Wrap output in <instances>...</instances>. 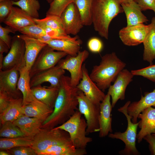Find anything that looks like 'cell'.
<instances>
[{
    "instance_id": "1",
    "label": "cell",
    "mask_w": 155,
    "mask_h": 155,
    "mask_svg": "<svg viewBox=\"0 0 155 155\" xmlns=\"http://www.w3.org/2000/svg\"><path fill=\"white\" fill-rule=\"evenodd\" d=\"M79 90L71 84L70 77L62 76L53 111L42 123V128L52 129L61 125L78 110Z\"/></svg>"
},
{
    "instance_id": "2",
    "label": "cell",
    "mask_w": 155,
    "mask_h": 155,
    "mask_svg": "<svg viewBox=\"0 0 155 155\" xmlns=\"http://www.w3.org/2000/svg\"><path fill=\"white\" fill-rule=\"evenodd\" d=\"M120 0H93L91 9L92 24L101 36L108 39L112 20L123 12Z\"/></svg>"
},
{
    "instance_id": "3",
    "label": "cell",
    "mask_w": 155,
    "mask_h": 155,
    "mask_svg": "<svg viewBox=\"0 0 155 155\" xmlns=\"http://www.w3.org/2000/svg\"><path fill=\"white\" fill-rule=\"evenodd\" d=\"M126 64L115 52L106 54L101 58V62L93 67L89 74L90 78L103 92L114 82L119 73Z\"/></svg>"
},
{
    "instance_id": "4",
    "label": "cell",
    "mask_w": 155,
    "mask_h": 155,
    "mask_svg": "<svg viewBox=\"0 0 155 155\" xmlns=\"http://www.w3.org/2000/svg\"><path fill=\"white\" fill-rule=\"evenodd\" d=\"M78 110L63 124L54 128L63 130L69 134L73 146L76 148L85 149L92 141L86 136L87 123Z\"/></svg>"
},
{
    "instance_id": "5",
    "label": "cell",
    "mask_w": 155,
    "mask_h": 155,
    "mask_svg": "<svg viewBox=\"0 0 155 155\" xmlns=\"http://www.w3.org/2000/svg\"><path fill=\"white\" fill-rule=\"evenodd\" d=\"M131 103L128 101L118 111L123 113L125 116L127 122V126L126 131L123 132H116L110 133L108 137L112 139H116L122 141L125 144L124 148L119 152L121 155H138L140 154L136 147V140L137 135V130L139 122L133 123L131 121L132 117L127 113V108Z\"/></svg>"
},
{
    "instance_id": "6",
    "label": "cell",
    "mask_w": 155,
    "mask_h": 155,
    "mask_svg": "<svg viewBox=\"0 0 155 155\" xmlns=\"http://www.w3.org/2000/svg\"><path fill=\"white\" fill-rule=\"evenodd\" d=\"M70 144L72 143L69 133L66 131L55 128H41L34 137L31 147L38 155L39 152L50 146Z\"/></svg>"
},
{
    "instance_id": "7",
    "label": "cell",
    "mask_w": 155,
    "mask_h": 155,
    "mask_svg": "<svg viewBox=\"0 0 155 155\" xmlns=\"http://www.w3.org/2000/svg\"><path fill=\"white\" fill-rule=\"evenodd\" d=\"M78 98V110L81 114L84 115L87 123V135L99 132L100 105L93 103L82 91L79 90Z\"/></svg>"
},
{
    "instance_id": "8",
    "label": "cell",
    "mask_w": 155,
    "mask_h": 155,
    "mask_svg": "<svg viewBox=\"0 0 155 155\" xmlns=\"http://www.w3.org/2000/svg\"><path fill=\"white\" fill-rule=\"evenodd\" d=\"M89 55L88 52L85 50L80 51L75 56L68 55L65 58L61 59L57 64L63 69L69 72L72 85L77 86L82 79L83 76L82 64Z\"/></svg>"
},
{
    "instance_id": "9",
    "label": "cell",
    "mask_w": 155,
    "mask_h": 155,
    "mask_svg": "<svg viewBox=\"0 0 155 155\" xmlns=\"http://www.w3.org/2000/svg\"><path fill=\"white\" fill-rule=\"evenodd\" d=\"M47 44L41 51L30 70V78L36 74L55 66L68 54L61 51H55Z\"/></svg>"
},
{
    "instance_id": "10",
    "label": "cell",
    "mask_w": 155,
    "mask_h": 155,
    "mask_svg": "<svg viewBox=\"0 0 155 155\" xmlns=\"http://www.w3.org/2000/svg\"><path fill=\"white\" fill-rule=\"evenodd\" d=\"M25 44L24 40L15 35L12 38L10 50L4 57L3 70L16 67L18 69L26 66L25 58Z\"/></svg>"
},
{
    "instance_id": "11",
    "label": "cell",
    "mask_w": 155,
    "mask_h": 155,
    "mask_svg": "<svg viewBox=\"0 0 155 155\" xmlns=\"http://www.w3.org/2000/svg\"><path fill=\"white\" fill-rule=\"evenodd\" d=\"M60 17L67 35H77L84 26L80 13L73 2L66 7Z\"/></svg>"
},
{
    "instance_id": "12",
    "label": "cell",
    "mask_w": 155,
    "mask_h": 155,
    "mask_svg": "<svg viewBox=\"0 0 155 155\" xmlns=\"http://www.w3.org/2000/svg\"><path fill=\"white\" fill-rule=\"evenodd\" d=\"M144 24L127 26L120 30L119 36L123 43L128 46L137 45L143 41L151 26Z\"/></svg>"
},
{
    "instance_id": "13",
    "label": "cell",
    "mask_w": 155,
    "mask_h": 155,
    "mask_svg": "<svg viewBox=\"0 0 155 155\" xmlns=\"http://www.w3.org/2000/svg\"><path fill=\"white\" fill-rule=\"evenodd\" d=\"M82 78L77 87L94 103L100 105L106 94L90 78L84 63L82 66Z\"/></svg>"
},
{
    "instance_id": "14",
    "label": "cell",
    "mask_w": 155,
    "mask_h": 155,
    "mask_svg": "<svg viewBox=\"0 0 155 155\" xmlns=\"http://www.w3.org/2000/svg\"><path fill=\"white\" fill-rule=\"evenodd\" d=\"M134 75L127 69H123L118 74L114 84L108 88L107 93L111 98L113 108L119 100L125 99V93L127 86L132 81Z\"/></svg>"
},
{
    "instance_id": "15",
    "label": "cell",
    "mask_w": 155,
    "mask_h": 155,
    "mask_svg": "<svg viewBox=\"0 0 155 155\" xmlns=\"http://www.w3.org/2000/svg\"><path fill=\"white\" fill-rule=\"evenodd\" d=\"M19 71L16 67L0 70V91L4 92L15 99L21 98L17 87Z\"/></svg>"
},
{
    "instance_id": "16",
    "label": "cell",
    "mask_w": 155,
    "mask_h": 155,
    "mask_svg": "<svg viewBox=\"0 0 155 155\" xmlns=\"http://www.w3.org/2000/svg\"><path fill=\"white\" fill-rule=\"evenodd\" d=\"M65 73V70L57 65L42 71L30 78L31 88L48 82L50 83L51 87L59 88L61 78Z\"/></svg>"
},
{
    "instance_id": "17",
    "label": "cell",
    "mask_w": 155,
    "mask_h": 155,
    "mask_svg": "<svg viewBox=\"0 0 155 155\" xmlns=\"http://www.w3.org/2000/svg\"><path fill=\"white\" fill-rule=\"evenodd\" d=\"M3 22L15 33L23 28L36 24L34 18L20 8L13 6Z\"/></svg>"
},
{
    "instance_id": "18",
    "label": "cell",
    "mask_w": 155,
    "mask_h": 155,
    "mask_svg": "<svg viewBox=\"0 0 155 155\" xmlns=\"http://www.w3.org/2000/svg\"><path fill=\"white\" fill-rule=\"evenodd\" d=\"M111 96L107 93L103 100L100 103L99 119V136L104 137L113 132L111 112L113 108L111 102Z\"/></svg>"
},
{
    "instance_id": "19",
    "label": "cell",
    "mask_w": 155,
    "mask_h": 155,
    "mask_svg": "<svg viewBox=\"0 0 155 155\" xmlns=\"http://www.w3.org/2000/svg\"><path fill=\"white\" fill-rule=\"evenodd\" d=\"M138 118L140 119L138 124L140 130L136 139L140 143L146 136L155 134V108L150 106L145 108L139 114Z\"/></svg>"
},
{
    "instance_id": "20",
    "label": "cell",
    "mask_w": 155,
    "mask_h": 155,
    "mask_svg": "<svg viewBox=\"0 0 155 155\" xmlns=\"http://www.w3.org/2000/svg\"><path fill=\"white\" fill-rule=\"evenodd\" d=\"M18 35L24 42L26 66L30 70L38 54L47 44L40 40L24 34Z\"/></svg>"
},
{
    "instance_id": "21",
    "label": "cell",
    "mask_w": 155,
    "mask_h": 155,
    "mask_svg": "<svg viewBox=\"0 0 155 155\" xmlns=\"http://www.w3.org/2000/svg\"><path fill=\"white\" fill-rule=\"evenodd\" d=\"M155 107V88L151 92H146L140 99L131 103L127 108L128 114L132 117L133 123H137L139 114L145 108L150 107Z\"/></svg>"
},
{
    "instance_id": "22",
    "label": "cell",
    "mask_w": 155,
    "mask_h": 155,
    "mask_svg": "<svg viewBox=\"0 0 155 155\" xmlns=\"http://www.w3.org/2000/svg\"><path fill=\"white\" fill-rule=\"evenodd\" d=\"M22 110L24 115L36 118L42 123L52 113L53 109L36 99L23 105Z\"/></svg>"
},
{
    "instance_id": "23",
    "label": "cell",
    "mask_w": 155,
    "mask_h": 155,
    "mask_svg": "<svg viewBox=\"0 0 155 155\" xmlns=\"http://www.w3.org/2000/svg\"><path fill=\"white\" fill-rule=\"evenodd\" d=\"M121 4L126 16L127 26L144 24L148 21L147 17L142 13L140 7L134 0Z\"/></svg>"
},
{
    "instance_id": "24",
    "label": "cell",
    "mask_w": 155,
    "mask_h": 155,
    "mask_svg": "<svg viewBox=\"0 0 155 155\" xmlns=\"http://www.w3.org/2000/svg\"><path fill=\"white\" fill-rule=\"evenodd\" d=\"M19 77L17 87L22 94L23 105L28 104L36 99L33 94L30 86V70L26 66L18 69Z\"/></svg>"
},
{
    "instance_id": "25",
    "label": "cell",
    "mask_w": 155,
    "mask_h": 155,
    "mask_svg": "<svg viewBox=\"0 0 155 155\" xmlns=\"http://www.w3.org/2000/svg\"><path fill=\"white\" fill-rule=\"evenodd\" d=\"M25 136L34 137L40 131L42 123L38 119L23 115L13 122Z\"/></svg>"
},
{
    "instance_id": "26",
    "label": "cell",
    "mask_w": 155,
    "mask_h": 155,
    "mask_svg": "<svg viewBox=\"0 0 155 155\" xmlns=\"http://www.w3.org/2000/svg\"><path fill=\"white\" fill-rule=\"evenodd\" d=\"M45 43L55 50L63 51L75 56L80 51L82 42L79 39L76 40L52 39Z\"/></svg>"
},
{
    "instance_id": "27",
    "label": "cell",
    "mask_w": 155,
    "mask_h": 155,
    "mask_svg": "<svg viewBox=\"0 0 155 155\" xmlns=\"http://www.w3.org/2000/svg\"><path fill=\"white\" fill-rule=\"evenodd\" d=\"M31 89L36 99L54 109L59 88L39 85Z\"/></svg>"
},
{
    "instance_id": "28",
    "label": "cell",
    "mask_w": 155,
    "mask_h": 155,
    "mask_svg": "<svg viewBox=\"0 0 155 155\" xmlns=\"http://www.w3.org/2000/svg\"><path fill=\"white\" fill-rule=\"evenodd\" d=\"M151 28L143 41V59L152 64L155 59V17L151 20Z\"/></svg>"
},
{
    "instance_id": "29",
    "label": "cell",
    "mask_w": 155,
    "mask_h": 155,
    "mask_svg": "<svg viewBox=\"0 0 155 155\" xmlns=\"http://www.w3.org/2000/svg\"><path fill=\"white\" fill-rule=\"evenodd\" d=\"M86 149L75 148L72 144L56 145L39 152L38 155H84Z\"/></svg>"
},
{
    "instance_id": "30",
    "label": "cell",
    "mask_w": 155,
    "mask_h": 155,
    "mask_svg": "<svg viewBox=\"0 0 155 155\" xmlns=\"http://www.w3.org/2000/svg\"><path fill=\"white\" fill-rule=\"evenodd\" d=\"M22 98L13 100L6 110L0 114L1 123L2 125L7 121L13 122L20 117L24 115L22 110Z\"/></svg>"
},
{
    "instance_id": "31",
    "label": "cell",
    "mask_w": 155,
    "mask_h": 155,
    "mask_svg": "<svg viewBox=\"0 0 155 155\" xmlns=\"http://www.w3.org/2000/svg\"><path fill=\"white\" fill-rule=\"evenodd\" d=\"M34 137L23 136L13 138L1 137L0 139L1 150H7L11 148L20 146L31 147Z\"/></svg>"
},
{
    "instance_id": "32",
    "label": "cell",
    "mask_w": 155,
    "mask_h": 155,
    "mask_svg": "<svg viewBox=\"0 0 155 155\" xmlns=\"http://www.w3.org/2000/svg\"><path fill=\"white\" fill-rule=\"evenodd\" d=\"M93 0H73L80 14L84 26L92 24L91 9Z\"/></svg>"
},
{
    "instance_id": "33",
    "label": "cell",
    "mask_w": 155,
    "mask_h": 155,
    "mask_svg": "<svg viewBox=\"0 0 155 155\" xmlns=\"http://www.w3.org/2000/svg\"><path fill=\"white\" fill-rule=\"evenodd\" d=\"M13 5H17L34 19H39L40 5L38 0H13Z\"/></svg>"
},
{
    "instance_id": "34",
    "label": "cell",
    "mask_w": 155,
    "mask_h": 155,
    "mask_svg": "<svg viewBox=\"0 0 155 155\" xmlns=\"http://www.w3.org/2000/svg\"><path fill=\"white\" fill-rule=\"evenodd\" d=\"M34 19L36 24L42 27H48L54 30L65 33L63 23L60 17L56 16H46V17L42 19Z\"/></svg>"
},
{
    "instance_id": "35",
    "label": "cell",
    "mask_w": 155,
    "mask_h": 155,
    "mask_svg": "<svg viewBox=\"0 0 155 155\" xmlns=\"http://www.w3.org/2000/svg\"><path fill=\"white\" fill-rule=\"evenodd\" d=\"M25 136L20 129L13 122L7 121L2 125L0 130L1 137L13 138Z\"/></svg>"
},
{
    "instance_id": "36",
    "label": "cell",
    "mask_w": 155,
    "mask_h": 155,
    "mask_svg": "<svg viewBox=\"0 0 155 155\" xmlns=\"http://www.w3.org/2000/svg\"><path fill=\"white\" fill-rule=\"evenodd\" d=\"M73 0H53L46 13V16H56L60 17L62 13Z\"/></svg>"
},
{
    "instance_id": "37",
    "label": "cell",
    "mask_w": 155,
    "mask_h": 155,
    "mask_svg": "<svg viewBox=\"0 0 155 155\" xmlns=\"http://www.w3.org/2000/svg\"><path fill=\"white\" fill-rule=\"evenodd\" d=\"M19 32L22 34L38 39L41 37L47 35L45 30L41 26L36 24L23 28Z\"/></svg>"
},
{
    "instance_id": "38",
    "label": "cell",
    "mask_w": 155,
    "mask_h": 155,
    "mask_svg": "<svg viewBox=\"0 0 155 155\" xmlns=\"http://www.w3.org/2000/svg\"><path fill=\"white\" fill-rule=\"evenodd\" d=\"M131 71L134 76H142L155 82V65H150L145 68Z\"/></svg>"
},
{
    "instance_id": "39",
    "label": "cell",
    "mask_w": 155,
    "mask_h": 155,
    "mask_svg": "<svg viewBox=\"0 0 155 155\" xmlns=\"http://www.w3.org/2000/svg\"><path fill=\"white\" fill-rule=\"evenodd\" d=\"M13 0H5L0 2V22H4L13 6Z\"/></svg>"
},
{
    "instance_id": "40",
    "label": "cell",
    "mask_w": 155,
    "mask_h": 155,
    "mask_svg": "<svg viewBox=\"0 0 155 155\" xmlns=\"http://www.w3.org/2000/svg\"><path fill=\"white\" fill-rule=\"evenodd\" d=\"M10 155H37L35 151L30 146H22L14 147L7 150Z\"/></svg>"
},
{
    "instance_id": "41",
    "label": "cell",
    "mask_w": 155,
    "mask_h": 155,
    "mask_svg": "<svg viewBox=\"0 0 155 155\" xmlns=\"http://www.w3.org/2000/svg\"><path fill=\"white\" fill-rule=\"evenodd\" d=\"M103 44L102 41L96 37L90 38L87 43V46L89 51L93 53H99L103 48Z\"/></svg>"
},
{
    "instance_id": "42",
    "label": "cell",
    "mask_w": 155,
    "mask_h": 155,
    "mask_svg": "<svg viewBox=\"0 0 155 155\" xmlns=\"http://www.w3.org/2000/svg\"><path fill=\"white\" fill-rule=\"evenodd\" d=\"M15 99L7 93L0 91V114L4 111Z\"/></svg>"
},
{
    "instance_id": "43",
    "label": "cell",
    "mask_w": 155,
    "mask_h": 155,
    "mask_svg": "<svg viewBox=\"0 0 155 155\" xmlns=\"http://www.w3.org/2000/svg\"><path fill=\"white\" fill-rule=\"evenodd\" d=\"M10 33H15L13 30L7 26L3 27L0 25V39L4 42L10 49L12 38L9 35Z\"/></svg>"
},
{
    "instance_id": "44",
    "label": "cell",
    "mask_w": 155,
    "mask_h": 155,
    "mask_svg": "<svg viewBox=\"0 0 155 155\" xmlns=\"http://www.w3.org/2000/svg\"><path fill=\"white\" fill-rule=\"evenodd\" d=\"M142 11L151 9L155 13V0H134Z\"/></svg>"
},
{
    "instance_id": "45",
    "label": "cell",
    "mask_w": 155,
    "mask_h": 155,
    "mask_svg": "<svg viewBox=\"0 0 155 155\" xmlns=\"http://www.w3.org/2000/svg\"><path fill=\"white\" fill-rule=\"evenodd\" d=\"M143 139L149 144V148L151 154L155 155V134L148 135L145 136Z\"/></svg>"
},
{
    "instance_id": "46",
    "label": "cell",
    "mask_w": 155,
    "mask_h": 155,
    "mask_svg": "<svg viewBox=\"0 0 155 155\" xmlns=\"http://www.w3.org/2000/svg\"><path fill=\"white\" fill-rule=\"evenodd\" d=\"M9 49L8 45L0 39V53H7L9 52Z\"/></svg>"
},
{
    "instance_id": "47",
    "label": "cell",
    "mask_w": 155,
    "mask_h": 155,
    "mask_svg": "<svg viewBox=\"0 0 155 155\" xmlns=\"http://www.w3.org/2000/svg\"><path fill=\"white\" fill-rule=\"evenodd\" d=\"M3 54L0 53V70H1L2 68L3 63L4 57Z\"/></svg>"
},
{
    "instance_id": "48",
    "label": "cell",
    "mask_w": 155,
    "mask_h": 155,
    "mask_svg": "<svg viewBox=\"0 0 155 155\" xmlns=\"http://www.w3.org/2000/svg\"><path fill=\"white\" fill-rule=\"evenodd\" d=\"M0 155H10V154L7 151L6 152L3 150H1L0 152Z\"/></svg>"
},
{
    "instance_id": "49",
    "label": "cell",
    "mask_w": 155,
    "mask_h": 155,
    "mask_svg": "<svg viewBox=\"0 0 155 155\" xmlns=\"http://www.w3.org/2000/svg\"><path fill=\"white\" fill-rule=\"evenodd\" d=\"M134 0H120L121 3H127Z\"/></svg>"
},
{
    "instance_id": "50",
    "label": "cell",
    "mask_w": 155,
    "mask_h": 155,
    "mask_svg": "<svg viewBox=\"0 0 155 155\" xmlns=\"http://www.w3.org/2000/svg\"><path fill=\"white\" fill-rule=\"evenodd\" d=\"M46 1L49 4L52 2L53 0H46Z\"/></svg>"
},
{
    "instance_id": "51",
    "label": "cell",
    "mask_w": 155,
    "mask_h": 155,
    "mask_svg": "<svg viewBox=\"0 0 155 155\" xmlns=\"http://www.w3.org/2000/svg\"><path fill=\"white\" fill-rule=\"evenodd\" d=\"M4 0H0V2L1 1H4ZM18 0H13V1H18Z\"/></svg>"
}]
</instances>
